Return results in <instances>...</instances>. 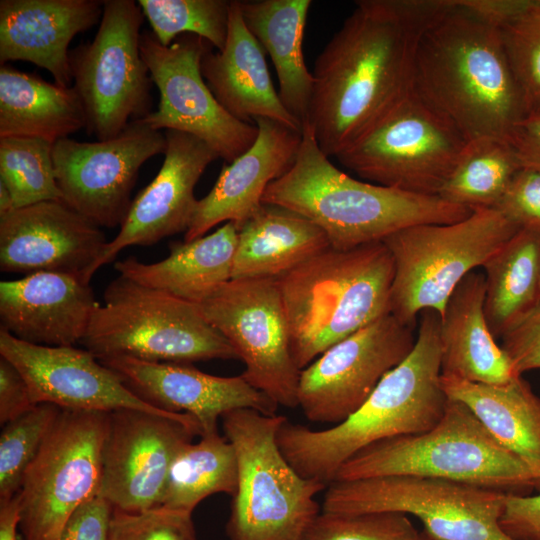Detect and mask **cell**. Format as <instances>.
I'll return each instance as SVG.
<instances>
[{
    "label": "cell",
    "instance_id": "6da1fadb",
    "mask_svg": "<svg viewBox=\"0 0 540 540\" xmlns=\"http://www.w3.org/2000/svg\"><path fill=\"white\" fill-rule=\"evenodd\" d=\"M443 2H356L312 72L313 93L304 123L327 156L345 150L412 89L419 36Z\"/></svg>",
    "mask_w": 540,
    "mask_h": 540
},
{
    "label": "cell",
    "instance_id": "7a4b0ae2",
    "mask_svg": "<svg viewBox=\"0 0 540 540\" xmlns=\"http://www.w3.org/2000/svg\"><path fill=\"white\" fill-rule=\"evenodd\" d=\"M412 90L467 141L507 140L526 116L500 27L470 0H444L425 25Z\"/></svg>",
    "mask_w": 540,
    "mask_h": 540
},
{
    "label": "cell",
    "instance_id": "3957f363",
    "mask_svg": "<svg viewBox=\"0 0 540 540\" xmlns=\"http://www.w3.org/2000/svg\"><path fill=\"white\" fill-rule=\"evenodd\" d=\"M419 316L412 351L348 418L323 430L287 418L282 422L278 445L301 476L328 486L341 465L360 450L388 438L423 433L440 420L448 401L441 385L440 314L426 309Z\"/></svg>",
    "mask_w": 540,
    "mask_h": 540
},
{
    "label": "cell",
    "instance_id": "277c9868",
    "mask_svg": "<svg viewBox=\"0 0 540 540\" xmlns=\"http://www.w3.org/2000/svg\"><path fill=\"white\" fill-rule=\"evenodd\" d=\"M262 203L291 209L316 224L330 247L349 250L420 224L464 220L467 207L437 195L406 192L355 179L338 169L319 147L309 124L293 165L267 187Z\"/></svg>",
    "mask_w": 540,
    "mask_h": 540
},
{
    "label": "cell",
    "instance_id": "5b68a950",
    "mask_svg": "<svg viewBox=\"0 0 540 540\" xmlns=\"http://www.w3.org/2000/svg\"><path fill=\"white\" fill-rule=\"evenodd\" d=\"M395 273L383 242L328 247L277 278L301 371L335 343L390 314Z\"/></svg>",
    "mask_w": 540,
    "mask_h": 540
},
{
    "label": "cell",
    "instance_id": "8992f818",
    "mask_svg": "<svg viewBox=\"0 0 540 540\" xmlns=\"http://www.w3.org/2000/svg\"><path fill=\"white\" fill-rule=\"evenodd\" d=\"M394 475L434 477L516 495L540 491V460L505 447L467 406L449 398L431 429L360 450L332 482Z\"/></svg>",
    "mask_w": 540,
    "mask_h": 540
},
{
    "label": "cell",
    "instance_id": "52a82bcc",
    "mask_svg": "<svg viewBox=\"0 0 540 540\" xmlns=\"http://www.w3.org/2000/svg\"><path fill=\"white\" fill-rule=\"evenodd\" d=\"M285 418L252 409L221 418L238 465L226 524L229 540H302L320 513L315 496L327 485L301 476L283 455L277 432Z\"/></svg>",
    "mask_w": 540,
    "mask_h": 540
},
{
    "label": "cell",
    "instance_id": "ba28073f",
    "mask_svg": "<svg viewBox=\"0 0 540 540\" xmlns=\"http://www.w3.org/2000/svg\"><path fill=\"white\" fill-rule=\"evenodd\" d=\"M80 343L97 359L128 356L175 363L238 359L199 305L120 275L107 285L104 304L95 309Z\"/></svg>",
    "mask_w": 540,
    "mask_h": 540
},
{
    "label": "cell",
    "instance_id": "9c48e42d",
    "mask_svg": "<svg viewBox=\"0 0 540 540\" xmlns=\"http://www.w3.org/2000/svg\"><path fill=\"white\" fill-rule=\"evenodd\" d=\"M518 230L497 208H482L458 222L414 225L389 235L382 242L395 266L390 314L412 329L423 310L441 316L463 278Z\"/></svg>",
    "mask_w": 540,
    "mask_h": 540
},
{
    "label": "cell",
    "instance_id": "30bf717a",
    "mask_svg": "<svg viewBox=\"0 0 540 540\" xmlns=\"http://www.w3.org/2000/svg\"><path fill=\"white\" fill-rule=\"evenodd\" d=\"M467 142L411 89L335 158L367 182L438 196Z\"/></svg>",
    "mask_w": 540,
    "mask_h": 540
},
{
    "label": "cell",
    "instance_id": "8fae6325",
    "mask_svg": "<svg viewBox=\"0 0 540 540\" xmlns=\"http://www.w3.org/2000/svg\"><path fill=\"white\" fill-rule=\"evenodd\" d=\"M144 14L133 0H103L94 39L70 50L76 90L86 116V132L104 141L151 113L153 83L140 52Z\"/></svg>",
    "mask_w": 540,
    "mask_h": 540
},
{
    "label": "cell",
    "instance_id": "7c38bea8",
    "mask_svg": "<svg viewBox=\"0 0 540 540\" xmlns=\"http://www.w3.org/2000/svg\"><path fill=\"white\" fill-rule=\"evenodd\" d=\"M506 496L440 478L394 475L331 482L322 511L412 515L436 540H513L500 526Z\"/></svg>",
    "mask_w": 540,
    "mask_h": 540
},
{
    "label": "cell",
    "instance_id": "4fadbf2b",
    "mask_svg": "<svg viewBox=\"0 0 540 540\" xmlns=\"http://www.w3.org/2000/svg\"><path fill=\"white\" fill-rule=\"evenodd\" d=\"M109 413L61 409L17 495L23 540H55L100 495Z\"/></svg>",
    "mask_w": 540,
    "mask_h": 540
},
{
    "label": "cell",
    "instance_id": "5bb4252c",
    "mask_svg": "<svg viewBox=\"0 0 540 540\" xmlns=\"http://www.w3.org/2000/svg\"><path fill=\"white\" fill-rule=\"evenodd\" d=\"M199 308L244 363L243 378L279 406L298 407L300 370L277 279H231Z\"/></svg>",
    "mask_w": 540,
    "mask_h": 540
},
{
    "label": "cell",
    "instance_id": "9a60e30c",
    "mask_svg": "<svg viewBox=\"0 0 540 540\" xmlns=\"http://www.w3.org/2000/svg\"><path fill=\"white\" fill-rule=\"evenodd\" d=\"M210 47L194 34H182L164 46L152 31L141 33L140 52L160 93L157 110L143 120L156 130L196 136L230 163L254 144L258 128L228 113L207 86L201 60Z\"/></svg>",
    "mask_w": 540,
    "mask_h": 540
},
{
    "label": "cell",
    "instance_id": "2e32d148",
    "mask_svg": "<svg viewBox=\"0 0 540 540\" xmlns=\"http://www.w3.org/2000/svg\"><path fill=\"white\" fill-rule=\"evenodd\" d=\"M166 148L165 133L143 119L108 140L56 141L52 156L62 201L99 227L121 226L139 169Z\"/></svg>",
    "mask_w": 540,
    "mask_h": 540
},
{
    "label": "cell",
    "instance_id": "e0dca14e",
    "mask_svg": "<svg viewBox=\"0 0 540 540\" xmlns=\"http://www.w3.org/2000/svg\"><path fill=\"white\" fill-rule=\"evenodd\" d=\"M392 314L335 343L300 371L297 400L313 422L336 425L412 351L416 336Z\"/></svg>",
    "mask_w": 540,
    "mask_h": 540
},
{
    "label": "cell",
    "instance_id": "ac0fdd59",
    "mask_svg": "<svg viewBox=\"0 0 540 540\" xmlns=\"http://www.w3.org/2000/svg\"><path fill=\"white\" fill-rule=\"evenodd\" d=\"M202 430L195 418L123 409L109 413L100 495L115 509L160 506L177 452Z\"/></svg>",
    "mask_w": 540,
    "mask_h": 540
},
{
    "label": "cell",
    "instance_id": "d6986e66",
    "mask_svg": "<svg viewBox=\"0 0 540 540\" xmlns=\"http://www.w3.org/2000/svg\"><path fill=\"white\" fill-rule=\"evenodd\" d=\"M108 242L101 227L62 200L35 203L0 216L3 272H57L90 282Z\"/></svg>",
    "mask_w": 540,
    "mask_h": 540
},
{
    "label": "cell",
    "instance_id": "ffe728a7",
    "mask_svg": "<svg viewBox=\"0 0 540 540\" xmlns=\"http://www.w3.org/2000/svg\"><path fill=\"white\" fill-rule=\"evenodd\" d=\"M0 356L25 378L34 404L61 409L110 413L130 409L175 415L132 392L122 379L91 352L74 346H42L15 338L0 327Z\"/></svg>",
    "mask_w": 540,
    "mask_h": 540
},
{
    "label": "cell",
    "instance_id": "44dd1931",
    "mask_svg": "<svg viewBox=\"0 0 540 540\" xmlns=\"http://www.w3.org/2000/svg\"><path fill=\"white\" fill-rule=\"evenodd\" d=\"M147 403L197 420L202 435L217 432L218 420L228 412L252 409L275 415L279 405L243 376L221 377L190 363L152 362L128 356L98 359Z\"/></svg>",
    "mask_w": 540,
    "mask_h": 540
},
{
    "label": "cell",
    "instance_id": "7402d4cb",
    "mask_svg": "<svg viewBox=\"0 0 540 540\" xmlns=\"http://www.w3.org/2000/svg\"><path fill=\"white\" fill-rule=\"evenodd\" d=\"M167 148L155 178L132 200L118 234L109 242L95 270L130 246H149L186 232L197 199L194 188L207 166L219 156L191 134L165 130Z\"/></svg>",
    "mask_w": 540,
    "mask_h": 540
},
{
    "label": "cell",
    "instance_id": "603a6c76",
    "mask_svg": "<svg viewBox=\"0 0 540 540\" xmlns=\"http://www.w3.org/2000/svg\"><path fill=\"white\" fill-rule=\"evenodd\" d=\"M254 123L258 128L254 144L225 163L212 189L197 201L184 241L202 237L222 222L241 227L261 207L269 184L293 165L302 131L268 118H255Z\"/></svg>",
    "mask_w": 540,
    "mask_h": 540
},
{
    "label": "cell",
    "instance_id": "cb8c5ba5",
    "mask_svg": "<svg viewBox=\"0 0 540 540\" xmlns=\"http://www.w3.org/2000/svg\"><path fill=\"white\" fill-rule=\"evenodd\" d=\"M99 303L90 282L57 272H37L0 282L1 327L42 346L80 343Z\"/></svg>",
    "mask_w": 540,
    "mask_h": 540
},
{
    "label": "cell",
    "instance_id": "d4e9b609",
    "mask_svg": "<svg viewBox=\"0 0 540 540\" xmlns=\"http://www.w3.org/2000/svg\"><path fill=\"white\" fill-rule=\"evenodd\" d=\"M103 14V0H1L0 63L28 61L71 87L69 44Z\"/></svg>",
    "mask_w": 540,
    "mask_h": 540
},
{
    "label": "cell",
    "instance_id": "484cf974",
    "mask_svg": "<svg viewBox=\"0 0 540 540\" xmlns=\"http://www.w3.org/2000/svg\"><path fill=\"white\" fill-rule=\"evenodd\" d=\"M265 54L243 20L240 1L231 0L225 45L204 53L201 73L216 100L236 119L252 123L268 118L302 131L274 88Z\"/></svg>",
    "mask_w": 540,
    "mask_h": 540
},
{
    "label": "cell",
    "instance_id": "4316f807",
    "mask_svg": "<svg viewBox=\"0 0 540 540\" xmlns=\"http://www.w3.org/2000/svg\"><path fill=\"white\" fill-rule=\"evenodd\" d=\"M485 292L484 274L472 271L450 295L440 316L441 375L484 384L521 376L487 324Z\"/></svg>",
    "mask_w": 540,
    "mask_h": 540
},
{
    "label": "cell",
    "instance_id": "83f0119b",
    "mask_svg": "<svg viewBox=\"0 0 540 540\" xmlns=\"http://www.w3.org/2000/svg\"><path fill=\"white\" fill-rule=\"evenodd\" d=\"M236 243L237 228L226 222L208 235L171 243L161 261L144 263L131 256L114 267L120 276L199 305L232 279Z\"/></svg>",
    "mask_w": 540,
    "mask_h": 540
},
{
    "label": "cell",
    "instance_id": "f1b7e54d",
    "mask_svg": "<svg viewBox=\"0 0 540 540\" xmlns=\"http://www.w3.org/2000/svg\"><path fill=\"white\" fill-rule=\"evenodd\" d=\"M329 246L322 229L303 215L262 203L237 229L232 279H277Z\"/></svg>",
    "mask_w": 540,
    "mask_h": 540
},
{
    "label": "cell",
    "instance_id": "f546056e",
    "mask_svg": "<svg viewBox=\"0 0 540 540\" xmlns=\"http://www.w3.org/2000/svg\"><path fill=\"white\" fill-rule=\"evenodd\" d=\"M311 4V0L240 1L247 28L272 60L280 100L302 125L307 119L314 86L303 55Z\"/></svg>",
    "mask_w": 540,
    "mask_h": 540
},
{
    "label": "cell",
    "instance_id": "4dcf8cb0",
    "mask_svg": "<svg viewBox=\"0 0 540 540\" xmlns=\"http://www.w3.org/2000/svg\"><path fill=\"white\" fill-rule=\"evenodd\" d=\"M85 127V111L73 86L1 65L0 138L33 137L54 144Z\"/></svg>",
    "mask_w": 540,
    "mask_h": 540
},
{
    "label": "cell",
    "instance_id": "1f68e13d",
    "mask_svg": "<svg viewBox=\"0 0 540 540\" xmlns=\"http://www.w3.org/2000/svg\"><path fill=\"white\" fill-rule=\"evenodd\" d=\"M449 399L469 408L505 447L540 460V397L518 376L504 384H484L441 375Z\"/></svg>",
    "mask_w": 540,
    "mask_h": 540
},
{
    "label": "cell",
    "instance_id": "d6a6232c",
    "mask_svg": "<svg viewBox=\"0 0 540 540\" xmlns=\"http://www.w3.org/2000/svg\"><path fill=\"white\" fill-rule=\"evenodd\" d=\"M540 230L519 229L482 266L484 313L495 338H501L540 300Z\"/></svg>",
    "mask_w": 540,
    "mask_h": 540
},
{
    "label": "cell",
    "instance_id": "836d02e7",
    "mask_svg": "<svg viewBox=\"0 0 540 540\" xmlns=\"http://www.w3.org/2000/svg\"><path fill=\"white\" fill-rule=\"evenodd\" d=\"M237 483V457L231 442L218 431L203 434L198 442L185 444L175 455L160 506L192 514L210 495L233 496Z\"/></svg>",
    "mask_w": 540,
    "mask_h": 540
},
{
    "label": "cell",
    "instance_id": "e575fe53",
    "mask_svg": "<svg viewBox=\"0 0 540 540\" xmlns=\"http://www.w3.org/2000/svg\"><path fill=\"white\" fill-rule=\"evenodd\" d=\"M522 168L507 140L468 141L438 196L469 208H496Z\"/></svg>",
    "mask_w": 540,
    "mask_h": 540
},
{
    "label": "cell",
    "instance_id": "d590c367",
    "mask_svg": "<svg viewBox=\"0 0 540 540\" xmlns=\"http://www.w3.org/2000/svg\"><path fill=\"white\" fill-rule=\"evenodd\" d=\"M53 143L33 137L0 138V181L14 209L62 200L53 162Z\"/></svg>",
    "mask_w": 540,
    "mask_h": 540
},
{
    "label": "cell",
    "instance_id": "8d00e7d4",
    "mask_svg": "<svg viewBox=\"0 0 540 540\" xmlns=\"http://www.w3.org/2000/svg\"><path fill=\"white\" fill-rule=\"evenodd\" d=\"M152 33L164 46L182 34H194L221 50L226 41L230 1L138 0Z\"/></svg>",
    "mask_w": 540,
    "mask_h": 540
},
{
    "label": "cell",
    "instance_id": "74e56055",
    "mask_svg": "<svg viewBox=\"0 0 540 540\" xmlns=\"http://www.w3.org/2000/svg\"><path fill=\"white\" fill-rule=\"evenodd\" d=\"M61 408L38 403L5 423L0 435V502L18 495L25 475L36 458Z\"/></svg>",
    "mask_w": 540,
    "mask_h": 540
},
{
    "label": "cell",
    "instance_id": "f35d334b",
    "mask_svg": "<svg viewBox=\"0 0 540 540\" xmlns=\"http://www.w3.org/2000/svg\"><path fill=\"white\" fill-rule=\"evenodd\" d=\"M526 116L540 115V4L530 0L500 25Z\"/></svg>",
    "mask_w": 540,
    "mask_h": 540
},
{
    "label": "cell",
    "instance_id": "ab89813d",
    "mask_svg": "<svg viewBox=\"0 0 540 540\" xmlns=\"http://www.w3.org/2000/svg\"><path fill=\"white\" fill-rule=\"evenodd\" d=\"M419 532L407 515L395 512H320L302 540H414Z\"/></svg>",
    "mask_w": 540,
    "mask_h": 540
},
{
    "label": "cell",
    "instance_id": "60d3db41",
    "mask_svg": "<svg viewBox=\"0 0 540 540\" xmlns=\"http://www.w3.org/2000/svg\"><path fill=\"white\" fill-rule=\"evenodd\" d=\"M191 515L162 506L141 512L113 508L108 540H198Z\"/></svg>",
    "mask_w": 540,
    "mask_h": 540
},
{
    "label": "cell",
    "instance_id": "b9f144b4",
    "mask_svg": "<svg viewBox=\"0 0 540 540\" xmlns=\"http://www.w3.org/2000/svg\"><path fill=\"white\" fill-rule=\"evenodd\" d=\"M496 208L519 229L540 230V171L521 168Z\"/></svg>",
    "mask_w": 540,
    "mask_h": 540
},
{
    "label": "cell",
    "instance_id": "7bdbcfd3",
    "mask_svg": "<svg viewBox=\"0 0 540 540\" xmlns=\"http://www.w3.org/2000/svg\"><path fill=\"white\" fill-rule=\"evenodd\" d=\"M501 339V347L518 375L540 369V300Z\"/></svg>",
    "mask_w": 540,
    "mask_h": 540
},
{
    "label": "cell",
    "instance_id": "ee69618b",
    "mask_svg": "<svg viewBox=\"0 0 540 540\" xmlns=\"http://www.w3.org/2000/svg\"><path fill=\"white\" fill-rule=\"evenodd\" d=\"M113 506L98 495L80 506L55 540H108Z\"/></svg>",
    "mask_w": 540,
    "mask_h": 540
},
{
    "label": "cell",
    "instance_id": "f6af8a7d",
    "mask_svg": "<svg viewBox=\"0 0 540 540\" xmlns=\"http://www.w3.org/2000/svg\"><path fill=\"white\" fill-rule=\"evenodd\" d=\"M500 526L513 540H540V491L535 495L507 494Z\"/></svg>",
    "mask_w": 540,
    "mask_h": 540
},
{
    "label": "cell",
    "instance_id": "bcb514c9",
    "mask_svg": "<svg viewBox=\"0 0 540 540\" xmlns=\"http://www.w3.org/2000/svg\"><path fill=\"white\" fill-rule=\"evenodd\" d=\"M34 405L28 384L8 359L0 356V423L17 418Z\"/></svg>",
    "mask_w": 540,
    "mask_h": 540
},
{
    "label": "cell",
    "instance_id": "7dc6e473",
    "mask_svg": "<svg viewBox=\"0 0 540 540\" xmlns=\"http://www.w3.org/2000/svg\"><path fill=\"white\" fill-rule=\"evenodd\" d=\"M508 143L522 168L540 171V115H528L512 129Z\"/></svg>",
    "mask_w": 540,
    "mask_h": 540
},
{
    "label": "cell",
    "instance_id": "c3c4849f",
    "mask_svg": "<svg viewBox=\"0 0 540 540\" xmlns=\"http://www.w3.org/2000/svg\"><path fill=\"white\" fill-rule=\"evenodd\" d=\"M18 497L0 502V540H21Z\"/></svg>",
    "mask_w": 540,
    "mask_h": 540
},
{
    "label": "cell",
    "instance_id": "681fc988",
    "mask_svg": "<svg viewBox=\"0 0 540 540\" xmlns=\"http://www.w3.org/2000/svg\"><path fill=\"white\" fill-rule=\"evenodd\" d=\"M14 210L13 201L7 187L0 181V216Z\"/></svg>",
    "mask_w": 540,
    "mask_h": 540
},
{
    "label": "cell",
    "instance_id": "f907efd6",
    "mask_svg": "<svg viewBox=\"0 0 540 540\" xmlns=\"http://www.w3.org/2000/svg\"><path fill=\"white\" fill-rule=\"evenodd\" d=\"M414 540H436L429 536L425 531L422 533H419L418 536Z\"/></svg>",
    "mask_w": 540,
    "mask_h": 540
},
{
    "label": "cell",
    "instance_id": "816d5d0a",
    "mask_svg": "<svg viewBox=\"0 0 540 540\" xmlns=\"http://www.w3.org/2000/svg\"><path fill=\"white\" fill-rule=\"evenodd\" d=\"M539 266H540V252H539Z\"/></svg>",
    "mask_w": 540,
    "mask_h": 540
},
{
    "label": "cell",
    "instance_id": "f5cc1de1",
    "mask_svg": "<svg viewBox=\"0 0 540 540\" xmlns=\"http://www.w3.org/2000/svg\"><path fill=\"white\" fill-rule=\"evenodd\" d=\"M21 535V534H20ZM21 540H23L22 536H21Z\"/></svg>",
    "mask_w": 540,
    "mask_h": 540
},
{
    "label": "cell",
    "instance_id": "db71d44e",
    "mask_svg": "<svg viewBox=\"0 0 540 540\" xmlns=\"http://www.w3.org/2000/svg\"><path fill=\"white\" fill-rule=\"evenodd\" d=\"M538 1H539V4H540V0H538Z\"/></svg>",
    "mask_w": 540,
    "mask_h": 540
}]
</instances>
